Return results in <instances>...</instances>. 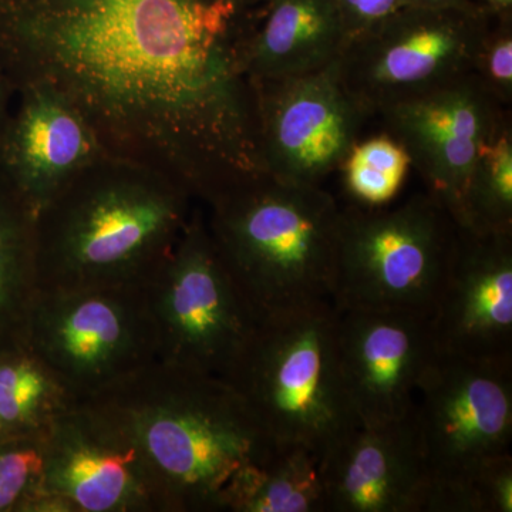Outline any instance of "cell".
<instances>
[{"mask_svg":"<svg viewBox=\"0 0 512 512\" xmlns=\"http://www.w3.org/2000/svg\"><path fill=\"white\" fill-rule=\"evenodd\" d=\"M158 362L227 376L259 318L218 251L200 202L146 288Z\"/></svg>","mask_w":512,"mask_h":512,"instance_id":"8","label":"cell"},{"mask_svg":"<svg viewBox=\"0 0 512 512\" xmlns=\"http://www.w3.org/2000/svg\"><path fill=\"white\" fill-rule=\"evenodd\" d=\"M320 454L281 447L235 491L228 512H325Z\"/></svg>","mask_w":512,"mask_h":512,"instance_id":"20","label":"cell"},{"mask_svg":"<svg viewBox=\"0 0 512 512\" xmlns=\"http://www.w3.org/2000/svg\"><path fill=\"white\" fill-rule=\"evenodd\" d=\"M338 318L330 301L265 316L224 377L279 447L322 456L356 424L340 387Z\"/></svg>","mask_w":512,"mask_h":512,"instance_id":"5","label":"cell"},{"mask_svg":"<svg viewBox=\"0 0 512 512\" xmlns=\"http://www.w3.org/2000/svg\"><path fill=\"white\" fill-rule=\"evenodd\" d=\"M410 165L406 148L386 131L369 140L357 141L339 171L346 191L356 204L382 207L399 194Z\"/></svg>","mask_w":512,"mask_h":512,"instance_id":"23","label":"cell"},{"mask_svg":"<svg viewBox=\"0 0 512 512\" xmlns=\"http://www.w3.org/2000/svg\"><path fill=\"white\" fill-rule=\"evenodd\" d=\"M456 234L453 218L429 192L396 207H342L332 291L336 311L430 319Z\"/></svg>","mask_w":512,"mask_h":512,"instance_id":"7","label":"cell"},{"mask_svg":"<svg viewBox=\"0 0 512 512\" xmlns=\"http://www.w3.org/2000/svg\"><path fill=\"white\" fill-rule=\"evenodd\" d=\"M494 16L473 0L450 8L404 6L343 49L340 79L367 116L473 73Z\"/></svg>","mask_w":512,"mask_h":512,"instance_id":"10","label":"cell"},{"mask_svg":"<svg viewBox=\"0 0 512 512\" xmlns=\"http://www.w3.org/2000/svg\"><path fill=\"white\" fill-rule=\"evenodd\" d=\"M29 511L164 512L136 444L92 404L74 402L43 433V470Z\"/></svg>","mask_w":512,"mask_h":512,"instance_id":"11","label":"cell"},{"mask_svg":"<svg viewBox=\"0 0 512 512\" xmlns=\"http://www.w3.org/2000/svg\"><path fill=\"white\" fill-rule=\"evenodd\" d=\"M43 470V434L0 437V511H29Z\"/></svg>","mask_w":512,"mask_h":512,"instance_id":"24","label":"cell"},{"mask_svg":"<svg viewBox=\"0 0 512 512\" xmlns=\"http://www.w3.org/2000/svg\"><path fill=\"white\" fill-rule=\"evenodd\" d=\"M456 225L477 234L512 232L511 116L478 150Z\"/></svg>","mask_w":512,"mask_h":512,"instance_id":"22","label":"cell"},{"mask_svg":"<svg viewBox=\"0 0 512 512\" xmlns=\"http://www.w3.org/2000/svg\"><path fill=\"white\" fill-rule=\"evenodd\" d=\"M379 114L456 224L478 150L510 111L470 73Z\"/></svg>","mask_w":512,"mask_h":512,"instance_id":"13","label":"cell"},{"mask_svg":"<svg viewBox=\"0 0 512 512\" xmlns=\"http://www.w3.org/2000/svg\"><path fill=\"white\" fill-rule=\"evenodd\" d=\"M265 173L322 185L359 141L367 113L340 79L338 62L305 76L258 83Z\"/></svg>","mask_w":512,"mask_h":512,"instance_id":"12","label":"cell"},{"mask_svg":"<svg viewBox=\"0 0 512 512\" xmlns=\"http://www.w3.org/2000/svg\"><path fill=\"white\" fill-rule=\"evenodd\" d=\"M338 6L346 45L369 32L377 25L404 8V0H335ZM345 45V46H346Z\"/></svg>","mask_w":512,"mask_h":512,"instance_id":"27","label":"cell"},{"mask_svg":"<svg viewBox=\"0 0 512 512\" xmlns=\"http://www.w3.org/2000/svg\"><path fill=\"white\" fill-rule=\"evenodd\" d=\"M72 403L63 384L25 343L0 352V421L9 436L45 433Z\"/></svg>","mask_w":512,"mask_h":512,"instance_id":"21","label":"cell"},{"mask_svg":"<svg viewBox=\"0 0 512 512\" xmlns=\"http://www.w3.org/2000/svg\"><path fill=\"white\" fill-rule=\"evenodd\" d=\"M473 74L498 103H512V16L493 18L478 47Z\"/></svg>","mask_w":512,"mask_h":512,"instance_id":"25","label":"cell"},{"mask_svg":"<svg viewBox=\"0 0 512 512\" xmlns=\"http://www.w3.org/2000/svg\"><path fill=\"white\" fill-rule=\"evenodd\" d=\"M346 45L335 0H265L248 12V66L256 83L320 72Z\"/></svg>","mask_w":512,"mask_h":512,"instance_id":"18","label":"cell"},{"mask_svg":"<svg viewBox=\"0 0 512 512\" xmlns=\"http://www.w3.org/2000/svg\"><path fill=\"white\" fill-rule=\"evenodd\" d=\"M3 436H9V434L6 433L5 426H3L2 421H0V437Z\"/></svg>","mask_w":512,"mask_h":512,"instance_id":"32","label":"cell"},{"mask_svg":"<svg viewBox=\"0 0 512 512\" xmlns=\"http://www.w3.org/2000/svg\"><path fill=\"white\" fill-rule=\"evenodd\" d=\"M84 403L136 444L164 512H228L281 448L227 380L158 360Z\"/></svg>","mask_w":512,"mask_h":512,"instance_id":"2","label":"cell"},{"mask_svg":"<svg viewBox=\"0 0 512 512\" xmlns=\"http://www.w3.org/2000/svg\"><path fill=\"white\" fill-rule=\"evenodd\" d=\"M225 2L231 3L235 8L239 10H244V12H248V10H252L258 8L259 5L265 2V0H225Z\"/></svg>","mask_w":512,"mask_h":512,"instance_id":"31","label":"cell"},{"mask_svg":"<svg viewBox=\"0 0 512 512\" xmlns=\"http://www.w3.org/2000/svg\"><path fill=\"white\" fill-rule=\"evenodd\" d=\"M36 214L0 170V350L25 343L39 286Z\"/></svg>","mask_w":512,"mask_h":512,"instance_id":"19","label":"cell"},{"mask_svg":"<svg viewBox=\"0 0 512 512\" xmlns=\"http://www.w3.org/2000/svg\"><path fill=\"white\" fill-rule=\"evenodd\" d=\"M325 512H424L426 468L412 417L355 424L320 457Z\"/></svg>","mask_w":512,"mask_h":512,"instance_id":"16","label":"cell"},{"mask_svg":"<svg viewBox=\"0 0 512 512\" xmlns=\"http://www.w3.org/2000/svg\"><path fill=\"white\" fill-rule=\"evenodd\" d=\"M15 99L16 90L13 89L9 80L0 73V138L5 133L6 124H8L10 113H12Z\"/></svg>","mask_w":512,"mask_h":512,"instance_id":"28","label":"cell"},{"mask_svg":"<svg viewBox=\"0 0 512 512\" xmlns=\"http://www.w3.org/2000/svg\"><path fill=\"white\" fill-rule=\"evenodd\" d=\"M104 154L92 127L62 94L42 83L16 89L0 138V170L35 214Z\"/></svg>","mask_w":512,"mask_h":512,"instance_id":"17","label":"cell"},{"mask_svg":"<svg viewBox=\"0 0 512 512\" xmlns=\"http://www.w3.org/2000/svg\"><path fill=\"white\" fill-rule=\"evenodd\" d=\"M25 345L84 402L158 360L156 329L144 288L37 292Z\"/></svg>","mask_w":512,"mask_h":512,"instance_id":"9","label":"cell"},{"mask_svg":"<svg viewBox=\"0 0 512 512\" xmlns=\"http://www.w3.org/2000/svg\"><path fill=\"white\" fill-rule=\"evenodd\" d=\"M430 328L444 355L512 357V232L457 227Z\"/></svg>","mask_w":512,"mask_h":512,"instance_id":"15","label":"cell"},{"mask_svg":"<svg viewBox=\"0 0 512 512\" xmlns=\"http://www.w3.org/2000/svg\"><path fill=\"white\" fill-rule=\"evenodd\" d=\"M201 205L222 259L259 320L332 302L342 207L322 185L264 174Z\"/></svg>","mask_w":512,"mask_h":512,"instance_id":"4","label":"cell"},{"mask_svg":"<svg viewBox=\"0 0 512 512\" xmlns=\"http://www.w3.org/2000/svg\"><path fill=\"white\" fill-rule=\"evenodd\" d=\"M340 387L356 424L412 413L421 377L437 356L430 319L392 311H338Z\"/></svg>","mask_w":512,"mask_h":512,"instance_id":"14","label":"cell"},{"mask_svg":"<svg viewBox=\"0 0 512 512\" xmlns=\"http://www.w3.org/2000/svg\"><path fill=\"white\" fill-rule=\"evenodd\" d=\"M480 5L494 18L512 16V0H481Z\"/></svg>","mask_w":512,"mask_h":512,"instance_id":"29","label":"cell"},{"mask_svg":"<svg viewBox=\"0 0 512 512\" xmlns=\"http://www.w3.org/2000/svg\"><path fill=\"white\" fill-rule=\"evenodd\" d=\"M470 0H404V6L413 8H450V6L464 5Z\"/></svg>","mask_w":512,"mask_h":512,"instance_id":"30","label":"cell"},{"mask_svg":"<svg viewBox=\"0 0 512 512\" xmlns=\"http://www.w3.org/2000/svg\"><path fill=\"white\" fill-rule=\"evenodd\" d=\"M0 73L52 87L109 156L201 204L266 174L248 12L225 0H0Z\"/></svg>","mask_w":512,"mask_h":512,"instance_id":"1","label":"cell"},{"mask_svg":"<svg viewBox=\"0 0 512 512\" xmlns=\"http://www.w3.org/2000/svg\"><path fill=\"white\" fill-rule=\"evenodd\" d=\"M410 417L426 468L424 512H476L477 474L511 453L512 357L437 353Z\"/></svg>","mask_w":512,"mask_h":512,"instance_id":"6","label":"cell"},{"mask_svg":"<svg viewBox=\"0 0 512 512\" xmlns=\"http://www.w3.org/2000/svg\"><path fill=\"white\" fill-rule=\"evenodd\" d=\"M197 204L170 175L104 154L36 214L39 291L146 289Z\"/></svg>","mask_w":512,"mask_h":512,"instance_id":"3","label":"cell"},{"mask_svg":"<svg viewBox=\"0 0 512 512\" xmlns=\"http://www.w3.org/2000/svg\"><path fill=\"white\" fill-rule=\"evenodd\" d=\"M476 512H512V454L481 468L473 483Z\"/></svg>","mask_w":512,"mask_h":512,"instance_id":"26","label":"cell"}]
</instances>
